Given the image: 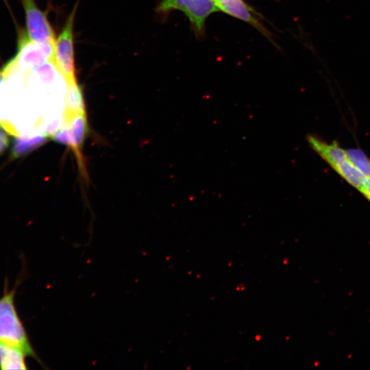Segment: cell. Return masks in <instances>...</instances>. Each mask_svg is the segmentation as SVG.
Masks as SVG:
<instances>
[{
	"label": "cell",
	"mask_w": 370,
	"mask_h": 370,
	"mask_svg": "<svg viewBox=\"0 0 370 370\" xmlns=\"http://www.w3.org/2000/svg\"><path fill=\"white\" fill-rule=\"evenodd\" d=\"M16 287L8 289L5 281L3 294L0 297V343L24 352L27 356L42 361L37 356L15 306Z\"/></svg>",
	"instance_id": "6da1fadb"
},
{
	"label": "cell",
	"mask_w": 370,
	"mask_h": 370,
	"mask_svg": "<svg viewBox=\"0 0 370 370\" xmlns=\"http://www.w3.org/2000/svg\"><path fill=\"white\" fill-rule=\"evenodd\" d=\"M310 147L319 154L338 174L360 192L367 177L349 159L346 150L336 142L328 143L314 135L306 138Z\"/></svg>",
	"instance_id": "7a4b0ae2"
},
{
	"label": "cell",
	"mask_w": 370,
	"mask_h": 370,
	"mask_svg": "<svg viewBox=\"0 0 370 370\" xmlns=\"http://www.w3.org/2000/svg\"><path fill=\"white\" fill-rule=\"evenodd\" d=\"M55 44L30 39L25 30L18 35L16 55L3 68L5 71H27L48 61H53Z\"/></svg>",
	"instance_id": "3957f363"
},
{
	"label": "cell",
	"mask_w": 370,
	"mask_h": 370,
	"mask_svg": "<svg viewBox=\"0 0 370 370\" xmlns=\"http://www.w3.org/2000/svg\"><path fill=\"white\" fill-rule=\"evenodd\" d=\"M77 3L69 15L63 28L56 38L53 62L69 82H75V55L73 27Z\"/></svg>",
	"instance_id": "277c9868"
},
{
	"label": "cell",
	"mask_w": 370,
	"mask_h": 370,
	"mask_svg": "<svg viewBox=\"0 0 370 370\" xmlns=\"http://www.w3.org/2000/svg\"><path fill=\"white\" fill-rule=\"evenodd\" d=\"M173 10L183 12L189 19L195 34L200 36L204 34L207 18L219 11L211 0H162L157 9L162 13Z\"/></svg>",
	"instance_id": "5b68a950"
},
{
	"label": "cell",
	"mask_w": 370,
	"mask_h": 370,
	"mask_svg": "<svg viewBox=\"0 0 370 370\" xmlns=\"http://www.w3.org/2000/svg\"><path fill=\"white\" fill-rule=\"evenodd\" d=\"M25 15L28 37L34 41L55 44L56 36L47 15L34 0H21Z\"/></svg>",
	"instance_id": "8992f818"
},
{
	"label": "cell",
	"mask_w": 370,
	"mask_h": 370,
	"mask_svg": "<svg viewBox=\"0 0 370 370\" xmlns=\"http://www.w3.org/2000/svg\"><path fill=\"white\" fill-rule=\"evenodd\" d=\"M219 10L254 26L269 37L267 30L257 18L256 12L244 0H211Z\"/></svg>",
	"instance_id": "52a82bcc"
},
{
	"label": "cell",
	"mask_w": 370,
	"mask_h": 370,
	"mask_svg": "<svg viewBox=\"0 0 370 370\" xmlns=\"http://www.w3.org/2000/svg\"><path fill=\"white\" fill-rule=\"evenodd\" d=\"M26 356L27 354L21 349L0 343L1 369H27Z\"/></svg>",
	"instance_id": "ba28073f"
},
{
	"label": "cell",
	"mask_w": 370,
	"mask_h": 370,
	"mask_svg": "<svg viewBox=\"0 0 370 370\" xmlns=\"http://www.w3.org/2000/svg\"><path fill=\"white\" fill-rule=\"evenodd\" d=\"M45 140L42 136L29 137L18 136L14 138L12 147L11 156L13 159L18 158L28 153Z\"/></svg>",
	"instance_id": "9c48e42d"
},
{
	"label": "cell",
	"mask_w": 370,
	"mask_h": 370,
	"mask_svg": "<svg viewBox=\"0 0 370 370\" xmlns=\"http://www.w3.org/2000/svg\"><path fill=\"white\" fill-rule=\"evenodd\" d=\"M349 159L353 164L367 178H370V159L360 149H349L346 150Z\"/></svg>",
	"instance_id": "30bf717a"
},
{
	"label": "cell",
	"mask_w": 370,
	"mask_h": 370,
	"mask_svg": "<svg viewBox=\"0 0 370 370\" xmlns=\"http://www.w3.org/2000/svg\"><path fill=\"white\" fill-rule=\"evenodd\" d=\"M9 138L5 130L0 125V156L8 149Z\"/></svg>",
	"instance_id": "8fae6325"
},
{
	"label": "cell",
	"mask_w": 370,
	"mask_h": 370,
	"mask_svg": "<svg viewBox=\"0 0 370 370\" xmlns=\"http://www.w3.org/2000/svg\"><path fill=\"white\" fill-rule=\"evenodd\" d=\"M360 193L364 195L368 200L370 201V178L367 179Z\"/></svg>",
	"instance_id": "7c38bea8"
},
{
	"label": "cell",
	"mask_w": 370,
	"mask_h": 370,
	"mask_svg": "<svg viewBox=\"0 0 370 370\" xmlns=\"http://www.w3.org/2000/svg\"><path fill=\"white\" fill-rule=\"evenodd\" d=\"M5 75L2 69L1 68L0 69V86L5 82Z\"/></svg>",
	"instance_id": "4fadbf2b"
}]
</instances>
